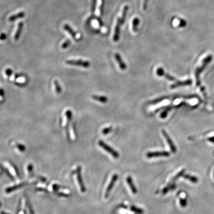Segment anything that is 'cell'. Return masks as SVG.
<instances>
[{
	"instance_id": "obj_22",
	"label": "cell",
	"mask_w": 214,
	"mask_h": 214,
	"mask_svg": "<svg viewBox=\"0 0 214 214\" xmlns=\"http://www.w3.org/2000/svg\"><path fill=\"white\" fill-rule=\"evenodd\" d=\"M175 188H176L175 184H170V185L165 186V187H164L162 190V191L163 195H165V194L167 193L170 190H173V189H175Z\"/></svg>"
},
{
	"instance_id": "obj_38",
	"label": "cell",
	"mask_w": 214,
	"mask_h": 214,
	"mask_svg": "<svg viewBox=\"0 0 214 214\" xmlns=\"http://www.w3.org/2000/svg\"><path fill=\"white\" fill-rule=\"evenodd\" d=\"M213 175H214V173H213Z\"/></svg>"
},
{
	"instance_id": "obj_31",
	"label": "cell",
	"mask_w": 214,
	"mask_h": 214,
	"mask_svg": "<svg viewBox=\"0 0 214 214\" xmlns=\"http://www.w3.org/2000/svg\"><path fill=\"white\" fill-rule=\"evenodd\" d=\"M6 74L8 76L10 77L13 74V71L10 68H8L6 70Z\"/></svg>"
},
{
	"instance_id": "obj_34",
	"label": "cell",
	"mask_w": 214,
	"mask_h": 214,
	"mask_svg": "<svg viewBox=\"0 0 214 214\" xmlns=\"http://www.w3.org/2000/svg\"><path fill=\"white\" fill-rule=\"evenodd\" d=\"M207 140L209 142H212L213 143H214V136H212V137H209Z\"/></svg>"
},
{
	"instance_id": "obj_32",
	"label": "cell",
	"mask_w": 214,
	"mask_h": 214,
	"mask_svg": "<svg viewBox=\"0 0 214 214\" xmlns=\"http://www.w3.org/2000/svg\"><path fill=\"white\" fill-rule=\"evenodd\" d=\"M32 170H33V165H32L29 164V165L27 166V171L29 172V174L32 173Z\"/></svg>"
},
{
	"instance_id": "obj_28",
	"label": "cell",
	"mask_w": 214,
	"mask_h": 214,
	"mask_svg": "<svg viewBox=\"0 0 214 214\" xmlns=\"http://www.w3.org/2000/svg\"><path fill=\"white\" fill-rule=\"evenodd\" d=\"M180 206L182 208H185L187 205V200L185 198H180Z\"/></svg>"
},
{
	"instance_id": "obj_18",
	"label": "cell",
	"mask_w": 214,
	"mask_h": 214,
	"mask_svg": "<svg viewBox=\"0 0 214 214\" xmlns=\"http://www.w3.org/2000/svg\"><path fill=\"white\" fill-rule=\"evenodd\" d=\"M183 177L186 180H188L193 183H197L198 181H199L198 178H197V177L193 176V175H189V174L184 175Z\"/></svg>"
},
{
	"instance_id": "obj_35",
	"label": "cell",
	"mask_w": 214,
	"mask_h": 214,
	"mask_svg": "<svg viewBox=\"0 0 214 214\" xmlns=\"http://www.w3.org/2000/svg\"><path fill=\"white\" fill-rule=\"evenodd\" d=\"M29 211H30V214H34V213H33V211H32V209L31 207L30 206V205H29Z\"/></svg>"
},
{
	"instance_id": "obj_29",
	"label": "cell",
	"mask_w": 214,
	"mask_h": 214,
	"mask_svg": "<svg viewBox=\"0 0 214 214\" xmlns=\"http://www.w3.org/2000/svg\"><path fill=\"white\" fill-rule=\"evenodd\" d=\"M112 126H109V127L105 128L103 129L102 132V133L103 134L106 135V134H108L109 133H110V132L111 131H112Z\"/></svg>"
},
{
	"instance_id": "obj_11",
	"label": "cell",
	"mask_w": 214,
	"mask_h": 214,
	"mask_svg": "<svg viewBox=\"0 0 214 214\" xmlns=\"http://www.w3.org/2000/svg\"><path fill=\"white\" fill-rule=\"evenodd\" d=\"M192 81L190 79H187V80H184V81H178L175 83L173 84L170 85V88L171 89H175L179 87L185 86H189L192 84Z\"/></svg>"
},
{
	"instance_id": "obj_33",
	"label": "cell",
	"mask_w": 214,
	"mask_h": 214,
	"mask_svg": "<svg viewBox=\"0 0 214 214\" xmlns=\"http://www.w3.org/2000/svg\"><path fill=\"white\" fill-rule=\"evenodd\" d=\"M6 38V35L5 34V33H2L1 35V40H4Z\"/></svg>"
},
{
	"instance_id": "obj_12",
	"label": "cell",
	"mask_w": 214,
	"mask_h": 214,
	"mask_svg": "<svg viewBox=\"0 0 214 214\" xmlns=\"http://www.w3.org/2000/svg\"><path fill=\"white\" fill-rule=\"evenodd\" d=\"M76 178H77V182L80 187V191L82 192H84L85 191V188L84 185L82 178L81 175V168L80 167H78L76 170Z\"/></svg>"
},
{
	"instance_id": "obj_23",
	"label": "cell",
	"mask_w": 214,
	"mask_h": 214,
	"mask_svg": "<svg viewBox=\"0 0 214 214\" xmlns=\"http://www.w3.org/2000/svg\"><path fill=\"white\" fill-rule=\"evenodd\" d=\"M130 209H131V211L135 213L136 214H143L144 213L143 209H142L141 208L134 206H131L130 208Z\"/></svg>"
},
{
	"instance_id": "obj_24",
	"label": "cell",
	"mask_w": 214,
	"mask_h": 214,
	"mask_svg": "<svg viewBox=\"0 0 214 214\" xmlns=\"http://www.w3.org/2000/svg\"><path fill=\"white\" fill-rule=\"evenodd\" d=\"M185 169H183V170H181L180 171L179 173H178L177 174H176L175 175L174 177H173V181H175V180H178V178H180V177H181V176H183V175H184V173H185Z\"/></svg>"
},
{
	"instance_id": "obj_37",
	"label": "cell",
	"mask_w": 214,
	"mask_h": 214,
	"mask_svg": "<svg viewBox=\"0 0 214 214\" xmlns=\"http://www.w3.org/2000/svg\"><path fill=\"white\" fill-rule=\"evenodd\" d=\"M1 214H6V213H5V212H2V213H1Z\"/></svg>"
},
{
	"instance_id": "obj_27",
	"label": "cell",
	"mask_w": 214,
	"mask_h": 214,
	"mask_svg": "<svg viewBox=\"0 0 214 214\" xmlns=\"http://www.w3.org/2000/svg\"><path fill=\"white\" fill-rule=\"evenodd\" d=\"M71 42L69 39H67L63 44L61 45V48L63 49H67L71 45Z\"/></svg>"
},
{
	"instance_id": "obj_6",
	"label": "cell",
	"mask_w": 214,
	"mask_h": 214,
	"mask_svg": "<svg viewBox=\"0 0 214 214\" xmlns=\"http://www.w3.org/2000/svg\"><path fill=\"white\" fill-rule=\"evenodd\" d=\"M98 145H99L101 148L105 150L108 153H109L111 155L113 158L117 159L120 157V155L118 154V152L116 151L115 150L113 149V148H112L109 145L106 143L105 142L100 140L98 142Z\"/></svg>"
},
{
	"instance_id": "obj_36",
	"label": "cell",
	"mask_w": 214,
	"mask_h": 214,
	"mask_svg": "<svg viewBox=\"0 0 214 214\" xmlns=\"http://www.w3.org/2000/svg\"><path fill=\"white\" fill-rule=\"evenodd\" d=\"M4 94V91L3 89H1V96H3Z\"/></svg>"
},
{
	"instance_id": "obj_21",
	"label": "cell",
	"mask_w": 214,
	"mask_h": 214,
	"mask_svg": "<svg viewBox=\"0 0 214 214\" xmlns=\"http://www.w3.org/2000/svg\"><path fill=\"white\" fill-rule=\"evenodd\" d=\"M25 16V14L23 11H21L20 13H18L17 14H14L13 16H11V17H9V20L10 21H16V19H21L24 17Z\"/></svg>"
},
{
	"instance_id": "obj_14",
	"label": "cell",
	"mask_w": 214,
	"mask_h": 214,
	"mask_svg": "<svg viewBox=\"0 0 214 214\" xmlns=\"http://www.w3.org/2000/svg\"><path fill=\"white\" fill-rule=\"evenodd\" d=\"M126 183L129 186V188H131V191L132 193L136 194L137 193V189L136 187L135 184L134 183L133 181L131 176H128L126 178Z\"/></svg>"
},
{
	"instance_id": "obj_5",
	"label": "cell",
	"mask_w": 214,
	"mask_h": 214,
	"mask_svg": "<svg viewBox=\"0 0 214 214\" xmlns=\"http://www.w3.org/2000/svg\"><path fill=\"white\" fill-rule=\"evenodd\" d=\"M66 65L73 66H81L84 68H88L90 67L91 63L88 61H83L82 60H67L66 61Z\"/></svg>"
},
{
	"instance_id": "obj_1",
	"label": "cell",
	"mask_w": 214,
	"mask_h": 214,
	"mask_svg": "<svg viewBox=\"0 0 214 214\" xmlns=\"http://www.w3.org/2000/svg\"><path fill=\"white\" fill-rule=\"evenodd\" d=\"M198 97V96L196 95H183V94H175L173 95H168V96H164L157 98L153 100L148 102L149 105H154L156 104H158L159 103L161 102L162 101H164L165 100H175L178 98H183L184 99L189 100L194 98Z\"/></svg>"
},
{
	"instance_id": "obj_2",
	"label": "cell",
	"mask_w": 214,
	"mask_h": 214,
	"mask_svg": "<svg viewBox=\"0 0 214 214\" xmlns=\"http://www.w3.org/2000/svg\"><path fill=\"white\" fill-rule=\"evenodd\" d=\"M128 6L126 5L124 6L122 10L121 16L117 19L113 36V41L116 42H118L120 39V27L124 22V19L126 16V13L128 11Z\"/></svg>"
},
{
	"instance_id": "obj_26",
	"label": "cell",
	"mask_w": 214,
	"mask_h": 214,
	"mask_svg": "<svg viewBox=\"0 0 214 214\" xmlns=\"http://www.w3.org/2000/svg\"><path fill=\"white\" fill-rule=\"evenodd\" d=\"M139 22V21L137 18H135L132 21V29L134 31H136L137 27L138 25Z\"/></svg>"
},
{
	"instance_id": "obj_7",
	"label": "cell",
	"mask_w": 214,
	"mask_h": 214,
	"mask_svg": "<svg viewBox=\"0 0 214 214\" xmlns=\"http://www.w3.org/2000/svg\"><path fill=\"white\" fill-rule=\"evenodd\" d=\"M162 133L164 137H165V140L167 141V143L168 144V146L170 147L171 151L173 153H176V150H177L176 146L175 145V144L173 143V140H172V139L170 138V136H169L168 133L164 129H162Z\"/></svg>"
},
{
	"instance_id": "obj_4",
	"label": "cell",
	"mask_w": 214,
	"mask_h": 214,
	"mask_svg": "<svg viewBox=\"0 0 214 214\" xmlns=\"http://www.w3.org/2000/svg\"><path fill=\"white\" fill-rule=\"evenodd\" d=\"M188 105V104H187V103L185 102H182L180 103V104L176 105H170L167 106L165 107H161L160 108L157 109L154 112V113H156L158 112H159V111L162 110V112L161 113L160 115V117L162 118H165L168 116L169 112L170 111L174 109H178L180 108V107H183V106H186Z\"/></svg>"
},
{
	"instance_id": "obj_8",
	"label": "cell",
	"mask_w": 214,
	"mask_h": 214,
	"mask_svg": "<svg viewBox=\"0 0 214 214\" xmlns=\"http://www.w3.org/2000/svg\"><path fill=\"white\" fill-rule=\"evenodd\" d=\"M118 175L116 174V173L114 174L112 176L110 182L108 184V185L107 188H106V190L105 193V197L106 198H107L109 196V194L110 193L111 191L112 190V189H113V186H114L115 183H116V181H117V180L118 179Z\"/></svg>"
},
{
	"instance_id": "obj_15",
	"label": "cell",
	"mask_w": 214,
	"mask_h": 214,
	"mask_svg": "<svg viewBox=\"0 0 214 214\" xmlns=\"http://www.w3.org/2000/svg\"><path fill=\"white\" fill-rule=\"evenodd\" d=\"M66 132H67V134H68V136H69V133H68V125H69V123L71 122L72 119V117H73V113L72 112L69 110L66 111Z\"/></svg>"
},
{
	"instance_id": "obj_20",
	"label": "cell",
	"mask_w": 214,
	"mask_h": 214,
	"mask_svg": "<svg viewBox=\"0 0 214 214\" xmlns=\"http://www.w3.org/2000/svg\"><path fill=\"white\" fill-rule=\"evenodd\" d=\"M25 185V183H21V184H17V185L13 186L12 187H8L6 189V192L7 193L13 192V191L16 190V189H19V188H21V187H24Z\"/></svg>"
},
{
	"instance_id": "obj_3",
	"label": "cell",
	"mask_w": 214,
	"mask_h": 214,
	"mask_svg": "<svg viewBox=\"0 0 214 214\" xmlns=\"http://www.w3.org/2000/svg\"><path fill=\"white\" fill-rule=\"evenodd\" d=\"M213 60V56L211 55H208L207 57L203 60L201 66H199L196 69L195 71V77L196 79V83L197 87L201 86L200 76L201 73L204 71L207 66Z\"/></svg>"
},
{
	"instance_id": "obj_13",
	"label": "cell",
	"mask_w": 214,
	"mask_h": 214,
	"mask_svg": "<svg viewBox=\"0 0 214 214\" xmlns=\"http://www.w3.org/2000/svg\"><path fill=\"white\" fill-rule=\"evenodd\" d=\"M115 58L116 60L117 61V63H118V66H120V68L121 70L124 71L126 69L127 66L126 64L124 63L123 59L121 58V56L120 55V54L116 53L115 54Z\"/></svg>"
},
{
	"instance_id": "obj_30",
	"label": "cell",
	"mask_w": 214,
	"mask_h": 214,
	"mask_svg": "<svg viewBox=\"0 0 214 214\" xmlns=\"http://www.w3.org/2000/svg\"><path fill=\"white\" fill-rule=\"evenodd\" d=\"M16 147H17L18 149L21 151H22V152L24 151L25 149V146L24 145H22V144H17V145H16Z\"/></svg>"
},
{
	"instance_id": "obj_25",
	"label": "cell",
	"mask_w": 214,
	"mask_h": 214,
	"mask_svg": "<svg viewBox=\"0 0 214 214\" xmlns=\"http://www.w3.org/2000/svg\"><path fill=\"white\" fill-rule=\"evenodd\" d=\"M54 84L55 87L56 91L57 92V94H60L61 93V88L59 82L57 80H55L54 82Z\"/></svg>"
},
{
	"instance_id": "obj_9",
	"label": "cell",
	"mask_w": 214,
	"mask_h": 214,
	"mask_svg": "<svg viewBox=\"0 0 214 214\" xmlns=\"http://www.w3.org/2000/svg\"><path fill=\"white\" fill-rule=\"evenodd\" d=\"M170 153L168 151H156V152H149L146 154V157L148 158H152L158 157H169Z\"/></svg>"
},
{
	"instance_id": "obj_19",
	"label": "cell",
	"mask_w": 214,
	"mask_h": 214,
	"mask_svg": "<svg viewBox=\"0 0 214 214\" xmlns=\"http://www.w3.org/2000/svg\"><path fill=\"white\" fill-rule=\"evenodd\" d=\"M63 29L66 31L68 32L69 34L71 35V36H72L74 39H76V32L73 31V29L71 28L68 24H65L63 26Z\"/></svg>"
},
{
	"instance_id": "obj_16",
	"label": "cell",
	"mask_w": 214,
	"mask_h": 214,
	"mask_svg": "<svg viewBox=\"0 0 214 214\" xmlns=\"http://www.w3.org/2000/svg\"><path fill=\"white\" fill-rule=\"evenodd\" d=\"M92 98L95 101L99 102L102 103H106L108 101V98L106 96H99L97 95H93L91 96Z\"/></svg>"
},
{
	"instance_id": "obj_10",
	"label": "cell",
	"mask_w": 214,
	"mask_h": 214,
	"mask_svg": "<svg viewBox=\"0 0 214 214\" xmlns=\"http://www.w3.org/2000/svg\"><path fill=\"white\" fill-rule=\"evenodd\" d=\"M156 73L157 74L158 76H164L165 78L167 79L169 81H175L176 80V78L175 77H173L170 74L165 73V72L164 69H163V68H161V67L158 68L157 71H156Z\"/></svg>"
},
{
	"instance_id": "obj_17",
	"label": "cell",
	"mask_w": 214,
	"mask_h": 214,
	"mask_svg": "<svg viewBox=\"0 0 214 214\" xmlns=\"http://www.w3.org/2000/svg\"><path fill=\"white\" fill-rule=\"evenodd\" d=\"M23 25L24 24L22 22H19V24H18V27H17V29L16 31V33L14 35V40L17 41L19 39L20 35H21V33L22 31V27H23Z\"/></svg>"
}]
</instances>
